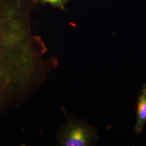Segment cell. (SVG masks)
<instances>
[{"mask_svg":"<svg viewBox=\"0 0 146 146\" xmlns=\"http://www.w3.org/2000/svg\"><path fill=\"white\" fill-rule=\"evenodd\" d=\"M27 36L15 8L0 0V115L14 105L20 87Z\"/></svg>","mask_w":146,"mask_h":146,"instance_id":"cell-1","label":"cell"},{"mask_svg":"<svg viewBox=\"0 0 146 146\" xmlns=\"http://www.w3.org/2000/svg\"><path fill=\"white\" fill-rule=\"evenodd\" d=\"M58 139L62 146H89L95 140L96 133L94 128L72 120L62 129Z\"/></svg>","mask_w":146,"mask_h":146,"instance_id":"cell-2","label":"cell"},{"mask_svg":"<svg viewBox=\"0 0 146 146\" xmlns=\"http://www.w3.org/2000/svg\"><path fill=\"white\" fill-rule=\"evenodd\" d=\"M146 122V84L142 88L139 96L137 107V119L135 126L136 134L139 135L143 131Z\"/></svg>","mask_w":146,"mask_h":146,"instance_id":"cell-3","label":"cell"},{"mask_svg":"<svg viewBox=\"0 0 146 146\" xmlns=\"http://www.w3.org/2000/svg\"><path fill=\"white\" fill-rule=\"evenodd\" d=\"M72 0H35L36 5H49L52 7L64 11L68 3Z\"/></svg>","mask_w":146,"mask_h":146,"instance_id":"cell-4","label":"cell"}]
</instances>
